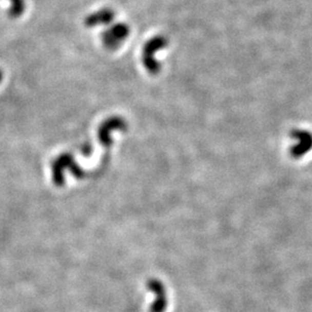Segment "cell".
I'll return each mask as SVG.
<instances>
[{"label":"cell","mask_w":312,"mask_h":312,"mask_svg":"<svg viewBox=\"0 0 312 312\" xmlns=\"http://www.w3.org/2000/svg\"><path fill=\"white\" fill-rule=\"evenodd\" d=\"M166 46H167V40L163 36H156L145 44L143 48L142 59L145 68L151 74H156L160 70V65L156 61L155 54L160 49H163Z\"/></svg>","instance_id":"cell-1"},{"label":"cell","mask_w":312,"mask_h":312,"mask_svg":"<svg viewBox=\"0 0 312 312\" xmlns=\"http://www.w3.org/2000/svg\"><path fill=\"white\" fill-rule=\"evenodd\" d=\"M146 288L152 293L154 298L150 306V312L166 311L168 299L164 284L156 278H151L146 282Z\"/></svg>","instance_id":"cell-2"},{"label":"cell","mask_w":312,"mask_h":312,"mask_svg":"<svg viewBox=\"0 0 312 312\" xmlns=\"http://www.w3.org/2000/svg\"><path fill=\"white\" fill-rule=\"evenodd\" d=\"M129 34H130V28L128 27V25L119 23L109 28L107 31H105L103 33L102 40L106 48L110 50H115L128 38Z\"/></svg>","instance_id":"cell-3"},{"label":"cell","mask_w":312,"mask_h":312,"mask_svg":"<svg viewBox=\"0 0 312 312\" xmlns=\"http://www.w3.org/2000/svg\"><path fill=\"white\" fill-rule=\"evenodd\" d=\"M115 12L111 8H103L89 14L85 18V26L87 28H95L99 26H108L115 18Z\"/></svg>","instance_id":"cell-4"},{"label":"cell","mask_w":312,"mask_h":312,"mask_svg":"<svg viewBox=\"0 0 312 312\" xmlns=\"http://www.w3.org/2000/svg\"><path fill=\"white\" fill-rule=\"evenodd\" d=\"M296 136L298 137V144L294 147L293 149V154L294 155H302L306 151H308L312 146V137L310 134L304 132V131H299L296 133Z\"/></svg>","instance_id":"cell-5"},{"label":"cell","mask_w":312,"mask_h":312,"mask_svg":"<svg viewBox=\"0 0 312 312\" xmlns=\"http://www.w3.org/2000/svg\"><path fill=\"white\" fill-rule=\"evenodd\" d=\"M10 1V7L8 10V15L11 18L20 17L26 10L25 0H8Z\"/></svg>","instance_id":"cell-6"},{"label":"cell","mask_w":312,"mask_h":312,"mask_svg":"<svg viewBox=\"0 0 312 312\" xmlns=\"http://www.w3.org/2000/svg\"><path fill=\"white\" fill-rule=\"evenodd\" d=\"M1 79H2V72L0 71V81H1Z\"/></svg>","instance_id":"cell-7"}]
</instances>
